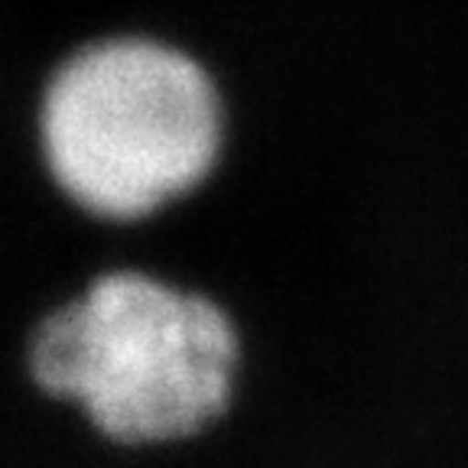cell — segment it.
<instances>
[{"label":"cell","mask_w":468,"mask_h":468,"mask_svg":"<svg viewBox=\"0 0 468 468\" xmlns=\"http://www.w3.org/2000/svg\"><path fill=\"white\" fill-rule=\"evenodd\" d=\"M221 108L183 52L111 39L58 69L43 101V146L58 186L88 212L131 221L205 179Z\"/></svg>","instance_id":"7a4b0ae2"},{"label":"cell","mask_w":468,"mask_h":468,"mask_svg":"<svg viewBox=\"0 0 468 468\" xmlns=\"http://www.w3.org/2000/svg\"><path fill=\"white\" fill-rule=\"evenodd\" d=\"M238 335L212 300L144 273H104L49 313L29 371L117 442H173L221 417L234 390Z\"/></svg>","instance_id":"6da1fadb"}]
</instances>
